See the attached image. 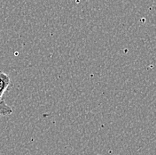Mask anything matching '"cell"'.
Wrapping results in <instances>:
<instances>
[{"instance_id": "6da1fadb", "label": "cell", "mask_w": 156, "mask_h": 155, "mask_svg": "<svg viewBox=\"0 0 156 155\" xmlns=\"http://www.w3.org/2000/svg\"><path fill=\"white\" fill-rule=\"evenodd\" d=\"M12 80L5 72L0 71V101L3 100V96L12 86Z\"/></svg>"}, {"instance_id": "7a4b0ae2", "label": "cell", "mask_w": 156, "mask_h": 155, "mask_svg": "<svg viewBox=\"0 0 156 155\" xmlns=\"http://www.w3.org/2000/svg\"><path fill=\"white\" fill-rule=\"evenodd\" d=\"M12 113V109L4 100L0 101V116H9Z\"/></svg>"}]
</instances>
